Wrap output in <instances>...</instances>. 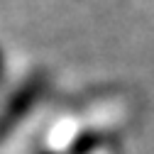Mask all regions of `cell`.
I'll use <instances>...</instances> for the list:
<instances>
[{
	"mask_svg": "<svg viewBox=\"0 0 154 154\" xmlns=\"http://www.w3.org/2000/svg\"><path fill=\"white\" fill-rule=\"evenodd\" d=\"M44 88H47V81L42 76H27L25 81H20L12 88L8 100L0 105V144H5L10 134L25 122V118H29L34 112Z\"/></svg>",
	"mask_w": 154,
	"mask_h": 154,
	"instance_id": "1",
	"label": "cell"
},
{
	"mask_svg": "<svg viewBox=\"0 0 154 154\" xmlns=\"http://www.w3.org/2000/svg\"><path fill=\"white\" fill-rule=\"evenodd\" d=\"M5 76H8V61H5V51L0 47V86L5 83Z\"/></svg>",
	"mask_w": 154,
	"mask_h": 154,
	"instance_id": "2",
	"label": "cell"
}]
</instances>
